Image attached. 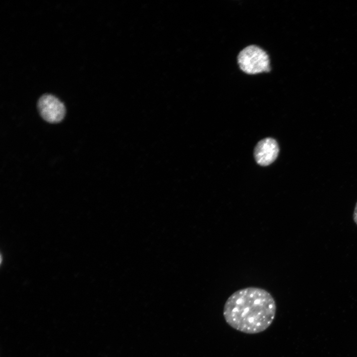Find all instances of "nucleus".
<instances>
[{
	"instance_id": "nucleus-1",
	"label": "nucleus",
	"mask_w": 357,
	"mask_h": 357,
	"mask_svg": "<svg viewBox=\"0 0 357 357\" xmlns=\"http://www.w3.org/2000/svg\"><path fill=\"white\" fill-rule=\"evenodd\" d=\"M276 313V304L271 294L253 287L234 292L226 300L223 309V315L229 325L251 334L266 330L272 323Z\"/></svg>"
},
{
	"instance_id": "nucleus-3",
	"label": "nucleus",
	"mask_w": 357,
	"mask_h": 357,
	"mask_svg": "<svg viewBox=\"0 0 357 357\" xmlns=\"http://www.w3.org/2000/svg\"><path fill=\"white\" fill-rule=\"evenodd\" d=\"M37 107L42 118L50 123L60 122L66 114L63 103L51 94L42 95L37 101Z\"/></svg>"
},
{
	"instance_id": "nucleus-2",
	"label": "nucleus",
	"mask_w": 357,
	"mask_h": 357,
	"mask_svg": "<svg viewBox=\"0 0 357 357\" xmlns=\"http://www.w3.org/2000/svg\"><path fill=\"white\" fill-rule=\"evenodd\" d=\"M239 69L248 75L270 73L272 70L269 54L256 45H250L241 50L237 56Z\"/></svg>"
},
{
	"instance_id": "nucleus-5",
	"label": "nucleus",
	"mask_w": 357,
	"mask_h": 357,
	"mask_svg": "<svg viewBox=\"0 0 357 357\" xmlns=\"http://www.w3.org/2000/svg\"><path fill=\"white\" fill-rule=\"evenodd\" d=\"M353 219L355 221V222L357 225V202L356 203V204L355 205V207L354 209V214H353Z\"/></svg>"
},
{
	"instance_id": "nucleus-4",
	"label": "nucleus",
	"mask_w": 357,
	"mask_h": 357,
	"mask_svg": "<svg viewBox=\"0 0 357 357\" xmlns=\"http://www.w3.org/2000/svg\"><path fill=\"white\" fill-rule=\"evenodd\" d=\"M279 152L277 141L273 138L268 137L257 143L254 150V157L258 164L266 166L276 159Z\"/></svg>"
}]
</instances>
